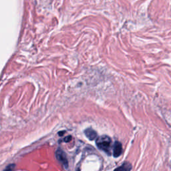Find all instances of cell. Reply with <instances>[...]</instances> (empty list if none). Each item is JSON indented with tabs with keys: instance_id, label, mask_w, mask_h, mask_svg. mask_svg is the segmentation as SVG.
I'll list each match as a JSON object with an SVG mask.
<instances>
[{
	"instance_id": "cell-1",
	"label": "cell",
	"mask_w": 171,
	"mask_h": 171,
	"mask_svg": "<svg viewBox=\"0 0 171 171\" xmlns=\"http://www.w3.org/2000/svg\"><path fill=\"white\" fill-rule=\"evenodd\" d=\"M98 148L103 150L108 154H111L112 149V140L106 135H103L98 137L96 141Z\"/></svg>"
},
{
	"instance_id": "cell-2",
	"label": "cell",
	"mask_w": 171,
	"mask_h": 171,
	"mask_svg": "<svg viewBox=\"0 0 171 171\" xmlns=\"http://www.w3.org/2000/svg\"><path fill=\"white\" fill-rule=\"evenodd\" d=\"M56 156L58 161L61 163L64 167L68 168V161L66 153H65L62 149L59 148L57 150V151L56 153Z\"/></svg>"
},
{
	"instance_id": "cell-3",
	"label": "cell",
	"mask_w": 171,
	"mask_h": 171,
	"mask_svg": "<svg viewBox=\"0 0 171 171\" xmlns=\"http://www.w3.org/2000/svg\"><path fill=\"white\" fill-rule=\"evenodd\" d=\"M122 153V144L118 141H116L113 147V156L114 157L117 158L120 157Z\"/></svg>"
},
{
	"instance_id": "cell-4",
	"label": "cell",
	"mask_w": 171,
	"mask_h": 171,
	"mask_svg": "<svg viewBox=\"0 0 171 171\" xmlns=\"http://www.w3.org/2000/svg\"><path fill=\"white\" fill-rule=\"evenodd\" d=\"M84 133L86 136V137L90 140H94L97 138V132L92 128H87L84 131Z\"/></svg>"
},
{
	"instance_id": "cell-5",
	"label": "cell",
	"mask_w": 171,
	"mask_h": 171,
	"mask_svg": "<svg viewBox=\"0 0 171 171\" xmlns=\"http://www.w3.org/2000/svg\"><path fill=\"white\" fill-rule=\"evenodd\" d=\"M132 169V165L129 163L126 162L122 166L116 168L114 171H130Z\"/></svg>"
},
{
	"instance_id": "cell-6",
	"label": "cell",
	"mask_w": 171,
	"mask_h": 171,
	"mask_svg": "<svg viewBox=\"0 0 171 171\" xmlns=\"http://www.w3.org/2000/svg\"><path fill=\"white\" fill-rule=\"evenodd\" d=\"M14 168H15V164H12L9 165L8 167L4 170V171H13Z\"/></svg>"
},
{
	"instance_id": "cell-7",
	"label": "cell",
	"mask_w": 171,
	"mask_h": 171,
	"mask_svg": "<svg viewBox=\"0 0 171 171\" xmlns=\"http://www.w3.org/2000/svg\"><path fill=\"white\" fill-rule=\"evenodd\" d=\"M71 140H72V136H68V137H65L63 140L65 142H69Z\"/></svg>"
},
{
	"instance_id": "cell-8",
	"label": "cell",
	"mask_w": 171,
	"mask_h": 171,
	"mask_svg": "<svg viewBox=\"0 0 171 171\" xmlns=\"http://www.w3.org/2000/svg\"><path fill=\"white\" fill-rule=\"evenodd\" d=\"M65 132H66V131H64H64H61V132H58V134H59L60 136H63V134H64V133H65Z\"/></svg>"
},
{
	"instance_id": "cell-9",
	"label": "cell",
	"mask_w": 171,
	"mask_h": 171,
	"mask_svg": "<svg viewBox=\"0 0 171 171\" xmlns=\"http://www.w3.org/2000/svg\"><path fill=\"white\" fill-rule=\"evenodd\" d=\"M78 171H79V170H78Z\"/></svg>"
}]
</instances>
